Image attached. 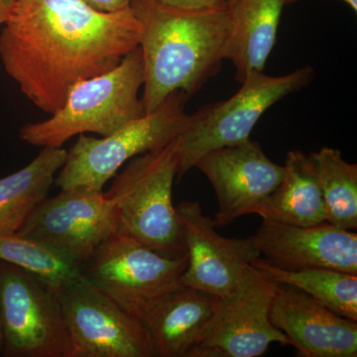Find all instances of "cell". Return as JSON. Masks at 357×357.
<instances>
[{
	"mask_svg": "<svg viewBox=\"0 0 357 357\" xmlns=\"http://www.w3.org/2000/svg\"><path fill=\"white\" fill-rule=\"evenodd\" d=\"M141 33L130 6L102 13L84 0H16L0 34V60L23 95L53 114L77 84L138 48Z\"/></svg>",
	"mask_w": 357,
	"mask_h": 357,
	"instance_id": "cell-1",
	"label": "cell"
},
{
	"mask_svg": "<svg viewBox=\"0 0 357 357\" xmlns=\"http://www.w3.org/2000/svg\"><path fill=\"white\" fill-rule=\"evenodd\" d=\"M140 21L144 70V114L158 109L176 91L197 93L220 72L229 31V6L190 11L153 0H131Z\"/></svg>",
	"mask_w": 357,
	"mask_h": 357,
	"instance_id": "cell-2",
	"label": "cell"
},
{
	"mask_svg": "<svg viewBox=\"0 0 357 357\" xmlns=\"http://www.w3.org/2000/svg\"><path fill=\"white\" fill-rule=\"evenodd\" d=\"M143 83L144 70L138 47L114 69L74 86L50 119L22 126L20 139L34 146L62 147L81 134L109 135L144 114L139 98Z\"/></svg>",
	"mask_w": 357,
	"mask_h": 357,
	"instance_id": "cell-3",
	"label": "cell"
},
{
	"mask_svg": "<svg viewBox=\"0 0 357 357\" xmlns=\"http://www.w3.org/2000/svg\"><path fill=\"white\" fill-rule=\"evenodd\" d=\"M177 173L175 138L128 161L105 192L116 210L117 232L170 258L188 255L172 199Z\"/></svg>",
	"mask_w": 357,
	"mask_h": 357,
	"instance_id": "cell-4",
	"label": "cell"
},
{
	"mask_svg": "<svg viewBox=\"0 0 357 357\" xmlns=\"http://www.w3.org/2000/svg\"><path fill=\"white\" fill-rule=\"evenodd\" d=\"M314 77L311 66L278 77L255 70L244 77L241 89L231 98L204 105L188 115L182 132L176 138L178 180L211 150L250 140L262 115L279 100L304 89Z\"/></svg>",
	"mask_w": 357,
	"mask_h": 357,
	"instance_id": "cell-5",
	"label": "cell"
},
{
	"mask_svg": "<svg viewBox=\"0 0 357 357\" xmlns=\"http://www.w3.org/2000/svg\"><path fill=\"white\" fill-rule=\"evenodd\" d=\"M187 93L176 91L153 110L128 122L102 138L81 134L67 152L55 183L61 189L86 187L102 191L126 162L138 155L166 146L184 128Z\"/></svg>",
	"mask_w": 357,
	"mask_h": 357,
	"instance_id": "cell-6",
	"label": "cell"
},
{
	"mask_svg": "<svg viewBox=\"0 0 357 357\" xmlns=\"http://www.w3.org/2000/svg\"><path fill=\"white\" fill-rule=\"evenodd\" d=\"M188 255L170 258L114 232L83 264V275L129 314L143 317L167 294L182 287Z\"/></svg>",
	"mask_w": 357,
	"mask_h": 357,
	"instance_id": "cell-7",
	"label": "cell"
},
{
	"mask_svg": "<svg viewBox=\"0 0 357 357\" xmlns=\"http://www.w3.org/2000/svg\"><path fill=\"white\" fill-rule=\"evenodd\" d=\"M0 325L6 356L70 357V340L55 290L35 275L0 261Z\"/></svg>",
	"mask_w": 357,
	"mask_h": 357,
	"instance_id": "cell-8",
	"label": "cell"
},
{
	"mask_svg": "<svg viewBox=\"0 0 357 357\" xmlns=\"http://www.w3.org/2000/svg\"><path fill=\"white\" fill-rule=\"evenodd\" d=\"M55 292L69 332L70 357H154L143 321L83 274Z\"/></svg>",
	"mask_w": 357,
	"mask_h": 357,
	"instance_id": "cell-9",
	"label": "cell"
},
{
	"mask_svg": "<svg viewBox=\"0 0 357 357\" xmlns=\"http://www.w3.org/2000/svg\"><path fill=\"white\" fill-rule=\"evenodd\" d=\"M278 285L269 275L251 265L238 288L220 301L191 357H260L275 342L291 345L270 319Z\"/></svg>",
	"mask_w": 357,
	"mask_h": 357,
	"instance_id": "cell-10",
	"label": "cell"
},
{
	"mask_svg": "<svg viewBox=\"0 0 357 357\" xmlns=\"http://www.w3.org/2000/svg\"><path fill=\"white\" fill-rule=\"evenodd\" d=\"M117 227L116 210L105 192L76 187L44 199L17 232L84 264Z\"/></svg>",
	"mask_w": 357,
	"mask_h": 357,
	"instance_id": "cell-11",
	"label": "cell"
},
{
	"mask_svg": "<svg viewBox=\"0 0 357 357\" xmlns=\"http://www.w3.org/2000/svg\"><path fill=\"white\" fill-rule=\"evenodd\" d=\"M187 248L188 265L181 282L188 287L229 297L238 288L251 262L261 257L255 237L229 238L218 234L213 218L206 217L198 202L176 206Z\"/></svg>",
	"mask_w": 357,
	"mask_h": 357,
	"instance_id": "cell-12",
	"label": "cell"
},
{
	"mask_svg": "<svg viewBox=\"0 0 357 357\" xmlns=\"http://www.w3.org/2000/svg\"><path fill=\"white\" fill-rule=\"evenodd\" d=\"M195 168L208 178L218 199L215 225L227 227L236 218L252 213L283 178L284 166L275 163L259 143L218 148L204 154Z\"/></svg>",
	"mask_w": 357,
	"mask_h": 357,
	"instance_id": "cell-13",
	"label": "cell"
},
{
	"mask_svg": "<svg viewBox=\"0 0 357 357\" xmlns=\"http://www.w3.org/2000/svg\"><path fill=\"white\" fill-rule=\"evenodd\" d=\"M270 319L299 356H357V321L340 316L299 289L279 284Z\"/></svg>",
	"mask_w": 357,
	"mask_h": 357,
	"instance_id": "cell-14",
	"label": "cell"
},
{
	"mask_svg": "<svg viewBox=\"0 0 357 357\" xmlns=\"http://www.w3.org/2000/svg\"><path fill=\"white\" fill-rule=\"evenodd\" d=\"M253 237L260 255L275 266L357 274V234L352 230L328 222L297 227L263 220Z\"/></svg>",
	"mask_w": 357,
	"mask_h": 357,
	"instance_id": "cell-15",
	"label": "cell"
},
{
	"mask_svg": "<svg viewBox=\"0 0 357 357\" xmlns=\"http://www.w3.org/2000/svg\"><path fill=\"white\" fill-rule=\"evenodd\" d=\"M220 301L218 296L188 286L161 298L142 318L154 357H191Z\"/></svg>",
	"mask_w": 357,
	"mask_h": 357,
	"instance_id": "cell-16",
	"label": "cell"
},
{
	"mask_svg": "<svg viewBox=\"0 0 357 357\" xmlns=\"http://www.w3.org/2000/svg\"><path fill=\"white\" fill-rule=\"evenodd\" d=\"M283 0H232L223 60L236 68L239 83L251 72H263L276 43Z\"/></svg>",
	"mask_w": 357,
	"mask_h": 357,
	"instance_id": "cell-17",
	"label": "cell"
},
{
	"mask_svg": "<svg viewBox=\"0 0 357 357\" xmlns=\"http://www.w3.org/2000/svg\"><path fill=\"white\" fill-rule=\"evenodd\" d=\"M283 166L285 172L281 182L252 213L267 222L297 227L326 222L325 203L311 154L290 151Z\"/></svg>",
	"mask_w": 357,
	"mask_h": 357,
	"instance_id": "cell-18",
	"label": "cell"
},
{
	"mask_svg": "<svg viewBox=\"0 0 357 357\" xmlns=\"http://www.w3.org/2000/svg\"><path fill=\"white\" fill-rule=\"evenodd\" d=\"M67 158L62 147H43L31 163L0 178V234L17 232L32 211L48 197Z\"/></svg>",
	"mask_w": 357,
	"mask_h": 357,
	"instance_id": "cell-19",
	"label": "cell"
},
{
	"mask_svg": "<svg viewBox=\"0 0 357 357\" xmlns=\"http://www.w3.org/2000/svg\"><path fill=\"white\" fill-rule=\"evenodd\" d=\"M251 265L277 283L299 289L340 316L357 321V274L328 268L284 269L261 257L256 258Z\"/></svg>",
	"mask_w": 357,
	"mask_h": 357,
	"instance_id": "cell-20",
	"label": "cell"
},
{
	"mask_svg": "<svg viewBox=\"0 0 357 357\" xmlns=\"http://www.w3.org/2000/svg\"><path fill=\"white\" fill-rule=\"evenodd\" d=\"M325 203L326 222L347 230L357 229V165L335 148L312 152Z\"/></svg>",
	"mask_w": 357,
	"mask_h": 357,
	"instance_id": "cell-21",
	"label": "cell"
},
{
	"mask_svg": "<svg viewBox=\"0 0 357 357\" xmlns=\"http://www.w3.org/2000/svg\"><path fill=\"white\" fill-rule=\"evenodd\" d=\"M0 261L35 275L54 290L83 274L81 263L20 232L0 234Z\"/></svg>",
	"mask_w": 357,
	"mask_h": 357,
	"instance_id": "cell-22",
	"label": "cell"
},
{
	"mask_svg": "<svg viewBox=\"0 0 357 357\" xmlns=\"http://www.w3.org/2000/svg\"><path fill=\"white\" fill-rule=\"evenodd\" d=\"M164 6L190 11H206L229 6L230 0H153Z\"/></svg>",
	"mask_w": 357,
	"mask_h": 357,
	"instance_id": "cell-23",
	"label": "cell"
},
{
	"mask_svg": "<svg viewBox=\"0 0 357 357\" xmlns=\"http://www.w3.org/2000/svg\"><path fill=\"white\" fill-rule=\"evenodd\" d=\"M89 6L102 13H116L130 6L131 0H84Z\"/></svg>",
	"mask_w": 357,
	"mask_h": 357,
	"instance_id": "cell-24",
	"label": "cell"
},
{
	"mask_svg": "<svg viewBox=\"0 0 357 357\" xmlns=\"http://www.w3.org/2000/svg\"><path fill=\"white\" fill-rule=\"evenodd\" d=\"M16 0H0V25L6 24L13 13Z\"/></svg>",
	"mask_w": 357,
	"mask_h": 357,
	"instance_id": "cell-25",
	"label": "cell"
},
{
	"mask_svg": "<svg viewBox=\"0 0 357 357\" xmlns=\"http://www.w3.org/2000/svg\"><path fill=\"white\" fill-rule=\"evenodd\" d=\"M298 1L300 0H283L284 6H289V4H293ZM342 1L347 4L354 13H357V0H342Z\"/></svg>",
	"mask_w": 357,
	"mask_h": 357,
	"instance_id": "cell-26",
	"label": "cell"
},
{
	"mask_svg": "<svg viewBox=\"0 0 357 357\" xmlns=\"http://www.w3.org/2000/svg\"><path fill=\"white\" fill-rule=\"evenodd\" d=\"M3 351V335H2L1 325H0V356Z\"/></svg>",
	"mask_w": 357,
	"mask_h": 357,
	"instance_id": "cell-27",
	"label": "cell"
},
{
	"mask_svg": "<svg viewBox=\"0 0 357 357\" xmlns=\"http://www.w3.org/2000/svg\"><path fill=\"white\" fill-rule=\"evenodd\" d=\"M231 1H232V0H230L229 3H230V2H231Z\"/></svg>",
	"mask_w": 357,
	"mask_h": 357,
	"instance_id": "cell-28",
	"label": "cell"
}]
</instances>
